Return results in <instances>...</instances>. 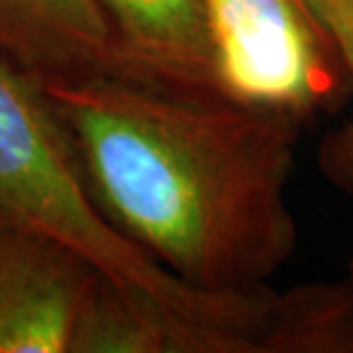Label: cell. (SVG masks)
<instances>
[{
	"label": "cell",
	"instance_id": "obj_9",
	"mask_svg": "<svg viewBox=\"0 0 353 353\" xmlns=\"http://www.w3.org/2000/svg\"><path fill=\"white\" fill-rule=\"evenodd\" d=\"M344 62H347L351 88H353V46L347 53V58H344ZM319 161L330 181L353 193V119L347 126H342L340 131L330 133L323 140Z\"/></svg>",
	"mask_w": 353,
	"mask_h": 353
},
{
	"label": "cell",
	"instance_id": "obj_6",
	"mask_svg": "<svg viewBox=\"0 0 353 353\" xmlns=\"http://www.w3.org/2000/svg\"><path fill=\"white\" fill-rule=\"evenodd\" d=\"M0 58L37 81L115 74V41L99 0H0Z\"/></svg>",
	"mask_w": 353,
	"mask_h": 353
},
{
	"label": "cell",
	"instance_id": "obj_3",
	"mask_svg": "<svg viewBox=\"0 0 353 353\" xmlns=\"http://www.w3.org/2000/svg\"><path fill=\"white\" fill-rule=\"evenodd\" d=\"M204 10L223 97L301 119L342 97L347 62L303 0H204Z\"/></svg>",
	"mask_w": 353,
	"mask_h": 353
},
{
	"label": "cell",
	"instance_id": "obj_2",
	"mask_svg": "<svg viewBox=\"0 0 353 353\" xmlns=\"http://www.w3.org/2000/svg\"><path fill=\"white\" fill-rule=\"evenodd\" d=\"M0 214L58 239L124 292L159 303L204 337L209 353H259L273 289L186 285L124 236L92 197L72 138L30 74L0 58Z\"/></svg>",
	"mask_w": 353,
	"mask_h": 353
},
{
	"label": "cell",
	"instance_id": "obj_4",
	"mask_svg": "<svg viewBox=\"0 0 353 353\" xmlns=\"http://www.w3.org/2000/svg\"><path fill=\"white\" fill-rule=\"evenodd\" d=\"M99 273L44 232L0 214V353H69Z\"/></svg>",
	"mask_w": 353,
	"mask_h": 353
},
{
	"label": "cell",
	"instance_id": "obj_1",
	"mask_svg": "<svg viewBox=\"0 0 353 353\" xmlns=\"http://www.w3.org/2000/svg\"><path fill=\"white\" fill-rule=\"evenodd\" d=\"M39 85L103 216L186 285L250 292L294 257L301 117L112 72Z\"/></svg>",
	"mask_w": 353,
	"mask_h": 353
},
{
	"label": "cell",
	"instance_id": "obj_8",
	"mask_svg": "<svg viewBox=\"0 0 353 353\" xmlns=\"http://www.w3.org/2000/svg\"><path fill=\"white\" fill-rule=\"evenodd\" d=\"M262 353H353V275L275 292Z\"/></svg>",
	"mask_w": 353,
	"mask_h": 353
},
{
	"label": "cell",
	"instance_id": "obj_10",
	"mask_svg": "<svg viewBox=\"0 0 353 353\" xmlns=\"http://www.w3.org/2000/svg\"><path fill=\"white\" fill-rule=\"evenodd\" d=\"M314 19L335 39L342 58L353 46V0H303Z\"/></svg>",
	"mask_w": 353,
	"mask_h": 353
},
{
	"label": "cell",
	"instance_id": "obj_11",
	"mask_svg": "<svg viewBox=\"0 0 353 353\" xmlns=\"http://www.w3.org/2000/svg\"><path fill=\"white\" fill-rule=\"evenodd\" d=\"M349 275H353V259H351V268H349Z\"/></svg>",
	"mask_w": 353,
	"mask_h": 353
},
{
	"label": "cell",
	"instance_id": "obj_7",
	"mask_svg": "<svg viewBox=\"0 0 353 353\" xmlns=\"http://www.w3.org/2000/svg\"><path fill=\"white\" fill-rule=\"evenodd\" d=\"M69 353H209L193 326L159 303L99 275L81 310Z\"/></svg>",
	"mask_w": 353,
	"mask_h": 353
},
{
	"label": "cell",
	"instance_id": "obj_5",
	"mask_svg": "<svg viewBox=\"0 0 353 353\" xmlns=\"http://www.w3.org/2000/svg\"><path fill=\"white\" fill-rule=\"evenodd\" d=\"M115 41V74L221 94L204 0H99Z\"/></svg>",
	"mask_w": 353,
	"mask_h": 353
}]
</instances>
